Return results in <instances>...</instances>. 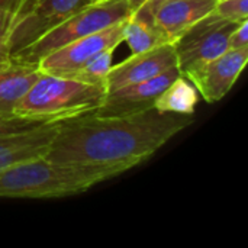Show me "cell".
Wrapping results in <instances>:
<instances>
[{
    "label": "cell",
    "mask_w": 248,
    "mask_h": 248,
    "mask_svg": "<svg viewBox=\"0 0 248 248\" xmlns=\"http://www.w3.org/2000/svg\"><path fill=\"white\" fill-rule=\"evenodd\" d=\"M126 20V19H125ZM125 20H121L109 28H105L92 35L73 41L60 49L45 55L36 67L41 73L65 77L74 70L92 61L106 49H116L124 42Z\"/></svg>",
    "instance_id": "7"
},
{
    "label": "cell",
    "mask_w": 248,
    "mask_h": 248,
    "mask_svg": "<svg viewBox=\"0 0 248 248\" xmlns=\"http://www.w3.org/2000/svg\"><path fill=\"white\" fill-rule=\"evenodd\" d=\"M48 122L33 118H26V116H19L15 113H0V137L28 132L35 128L44 126Z\"/></svg>",
    "instance_id": "17"
},
{
    "label": "cell",
    "mask_w": 248,
    "mask_h": 248,
    "mask_svg": "<svg viewBox=\"0 0 248 248\" xmlns=\"http://www.w3.org/2000/svg\"><path fill=\"white\" fill-rule=\"evenodd\" d=\"M36 65L7 60L0 65V113H13L16 105L39 78Z\"/></svg>",
    "instance_id": "13"
},
{
    "label": "cell",
    "mask_w": 248,
    "mask_h": 248,
    "mask_svg": "<svg viewBox=\"0 0 248 248\" xmlns=\"http://www.w3.org/2000/svg\"><path fill=\"white\" fill-rule=\"evenodd\" d=\"M89 3H97V1H105V0H87Z\"/></svg>",
    "instance_id": "25"
},
{
    "label": "cell",
    "mask_w": 248,
    "mask_h": 248,
    "mask_svg": "<svg viewBox=\"0 0 248 248\" xmlns=\"http://www.w3.org/2000/svg\"><path fill=\"white\" fill-rule=\"evenodd\" d=\"M173 67H177V57L173 42L131 54L122 62L110 67L106 77V93L128 84L153 78Z\"/></svg>",
    "instance_id": "10"
},
{
    "label": "cell",
    "mask_w": 248,
    "mask_h": 248,
    "mask_svg": "<svg viewBox=\"0 0 248 248\" xmlns=\"http://www.w3.org/2000/svg\"><path fill=\"white\" fill-rule=\"evenodd\" d=\"M124 42H126L131 54L142 52L163 44H169L160 29L154 25L153 19L131 13L125 20Z\"/></svg>",
    "instance_id": "15"
},
{
    "label": "cell",
    "mask_w": 248,
    "mask_h": 248,
    "mask_svg": "<svg viewBox=\"0 0 248 248\" xmlns=\"http://www.w3.org/2000/svg\"><path fill=\"white\" fill-rule=\"evenodd\" d=\"M235 25V22L227 20L212 12L186 29L173 42L182 76L225 52L228 49L230 33Z\"/></svg>",
    "instance_id": "6"
},
{
    "label": "cell",
    "mask_w": 248,
    "mask_h": 248,
    "mask_svg": "<svg viewBox=\"0 0 248 248\" xmlns=\"http://www.w3.org/2000/svg\"><path fill=\"white\" fill-rule=\"evenodd\" d=\"M105 96L103 86L41 73L13 113L48 124L61 122L94 112L103 103Z\"/></svg>",
    "instance_id": "3"
},
{
    "label": "cell",
    "mask_w": 248,
    "mask_h": 248,
    "mask_svg": "<svg viewBox=\"0 0 248 248\" xmlns=\"http://www.w3.org/2000/svg\"><path fill=\"white\" fill-rule=\"evenodd\" d=\"M248 48V19L235 25L228 38V49Z\"/></svg>",
    "instance_id": "19"
},
{
    "label": "cell",
    "mask_w": 248,
    "mask_h": 248,
    "mask_svg": "<svg viewBox=\"0 0 248 248\" xmlns=\"http://www.w3.org/2000/svg\"><path fill=\"white\" fill-rule=\"evenodd\" d=\"M248 61V48L227 49L221 55L190 70L185 77L208 103L222 100L240 78Z\"/></svg>",
    "instance_id": "8"
},
{
    "label": "cell",
    "mask_w": 248,
    "mask_h": 248,
    "mask_svg": "<svg viewBox=\"0 0 248 248\" xmlns=\"http://www.w3.org/2000/svg\"><path fill=\"white\" fill-rule=\"evenodd\" d=\"M179 76H182L179 67H173L153 78L108 92L103 103L92 113L97 116H122L151 109L160 93Z\"/></svg>",
    "instance_id": "9"
},
{
    "label": "cell",
    "mask_w": 248,
    "mask_h": 248,
    "mask_svg": "<svg viewBox=\"0 0 248 248\" xmlns=\"http://www.w3.org/2000/svg\"><path fill=\"white\" fill-rule=\"evenodd\" d=\"M119 174L112 169L64 166L35 157L0 170V199L67 198Z\"/></svg>",
    "instance_id": "2"
},
{
    "label": "cell",
    "mask_w": 248,
    "mask_h": 248,
    "mask_svg": "<svg viewBox=\"0 0 248 248\" xmlns=\"http://www.w3.org/2000/svg\"><path fill=\"white\" fill-rule=\"evenodd\" d=\"M198 102L199 93L196 87L185 76H179L160 93L153 108L163 113L195 115Z\"/></svg>",
    "instance_id": "14"
},
{
    "label": "cell",
    "mask_w": 248,
    "mask_h": 248,
    "mask_svg": "<svg viewBox=\"0 0 248 248\" xmlns=\"http://www.w3.org/2000/svg\"><path fill=\"white\" fill-rule=\"evenodd\" d=\"M60 122L46 124L28 132L0 137V170L35 157H44Z\"/></svg>",
    "instance_id": "12"
},
{
    "label": "cell",
    "mask_w": 248,
    "mask_h": 248,
    "mask_svg": "<svg viewBox=\"0 0 248 248\" xmlns=\"http://www.w3.org/2000/svg\"><path fill=\"white\" fill-rule=\"evenodd\" d=\"M217 0H167L153 13V22L169 42H174L193 23L212 13Z\"/></svg>",
    "instance_id": "11"
},
{
    "label": "cell",
    "mask_w": 248,
    "mask_h": 248,
    "mask_svg": "<svg viewBox=\"0 0 248 248\" xmlns=\"http://www.w3.org/2000/svg\"><path fill=\"white\" fill-rule=\"evenodd\" d=\"M7 60H10V51H9V46L6 44L4 39H0V65L3 62H6Z\"/></svg>",
    "instance_id": "23"
},
{
    "label": "cell",
    "mask_w": 248,
    "mask_h": 248,
    "mask_svg": "<svg viewBox=\"0 0 248 248\" xmlns=\"http://www.w3.org/2000/svg\"><path fill=\"white\" fill-rule=\"evenodd\" d=\"M113 52H115V49L103 51L102 54L94 57L92 61H89L87 64L74 70L73 73H70L65 77L73 78V80H78L83 83H89V84L103 86L106 89V77H108L110 67L113 65L112 64L113 62Z\"/></svg>",
    "instance_id": "16"
},
{
    "label": "cell",
    "mask_w": 248,
    "mask_h": 248,
    "mask_svg": "<svg viewBox=\"0 0 248 248\" xmlns=\"http://www.w3.org/2000/svg\"><path fill=\"white\" fill-rule=\"evenodd\" d=\"M214 13L235 23L247 20L248 0H217Z\"/></svg>",
    "instance_id": "18"
},
{
    "label": "cell",
    "mask_w": 248,
    "mask_h": 248,
    "mask_svg": "<svg viewBox=\"0 0 248 248\" xmlns=\"http://www.w3.org/2000/svg\"><path fill=\"white\" fill-rule=\"evenodd\" d=\"M10 17H12L10 13L0 10V39L6 38V33H7V29H9V23H10Z\"/></svg>",
    "instance_id": "21"
},
{
    "label": "cell",
    "mask_w": 248,
    "mask_h": 248,
    "mask_svg": "<svg viewBox=\"0 0 248 248\" xmlns=\"http://www.w3.org/2000/svg\"><path fill=\"white\" fill-rule=\"evenodd\" d=\"M145 1H147V0H128V3H129V7H131V13H132L134 10H137L140 6H142Z\"/></svg>",
    "instance_id": "24"
},
{
    "label": "cell",
    "mask_w": 248,
    "mask_h": 248,
    "mask_svg": "<svg viewBox=\"0 0 248 248\" xmlns=\"http://www.w3.org/2000/svg\"><path fill=\"white\" fill-rule=\"evenodd\" d=\"M192 124L193 115L154 108L122 116L86 113L60 122L44 157L57 164L112 169L122 174L151 158Z\"/></svg>",
    "instance_id": "1"
},
{
    "label": "cell",
    "mask_w": 248,
    "mask_h": 248,
    "mask_svg": "<svg viewBox=\"0 0 248 248\" xmlns=\"http://www.w3.org/2000/svg\"><path fill=\"white\" fill-rule=\"evenodd\" d=\"M129 15L131 7L128 0H105L97 3H87L80 10L64 19L61 23L45 32L36 41L12 54L10 60L36 65L45 55L73 41L125 20Z\"/></svg>",
    "instance_id": "4"
},
{
    "label": "cell",
    "mask_w": 248,
    "mask_h": 248,
    "mask_svg": "<svg viewBox=\"0 0 248 248\" xmlns=\"http://www.w3.org/2000/svg\"><path fill=\"white\" fill-rule=\"evenodd\" d=\"M87 3V0H19L4 38L10 55L36 41Z\"/></svg>",
    "instance_id": "5"
},
{
    "label": "cell",
    "mask_w": 248,
    "mask_h": 248,
    "mask_svg": "<svg viewBox=\"0 0 248 248\" xmlns=\"http://www.w3.org/2000/svg\"><path fill=\"white\" fill-rule=\"evenodd\" d=\"M167 0H147L142 6H140L137 10H134L132 13L135 15H140V16H144V17H148V19H153V13L154 10Z\"/></svg>",
    "instance_id": "20"
},
{
    "label": "cell",
    "mask_w": 248,
    "mask_h": 248,
    "mask_svg": "<svg viewBox=\"0 0 248 248\" xmlns=\"http://www.w3.org/2000/svg\"><path fill=\"white\" fill-rule=\"evenodd\" d=\"M17 3H19V0H0V10L12 15L16 9Z\"/></svg>",
    "instance_id": "22"
}]
</instances>
